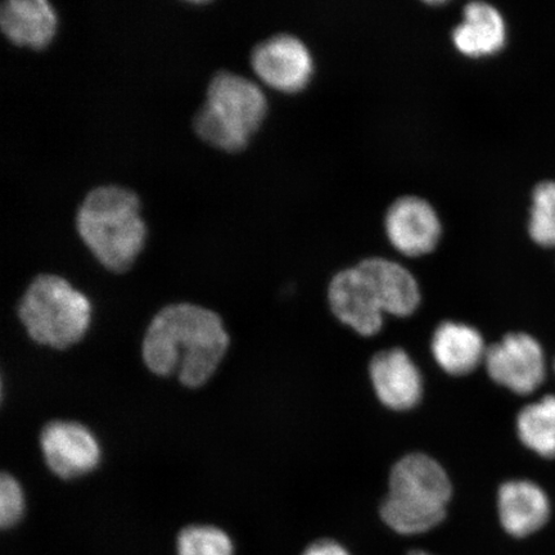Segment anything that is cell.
<instances>
[{
  "label": "cell",
  "mask_w": 555,
  "mask_h": 555,
  "mask_svg": "<svg viewBox=\"0 0 555 555\" xmlns=\"http://www.w3.org/2000/svg\"><path fill=\"white\" fill-rule=\"evenodd\" d=\"M0 29L15 46L43 50L57 30V15L47 0H7L0 4Z\"/></svg>",
  "instance_id": "15"
},
{
  "label": "cell",
  "mask_w": 555,
  "mask_h": 555,
  "mask_svg": "<svg viewBox=\"0 0 555 555\" xmlns=\"http://www.w3.org/2000/svg\"><path fill=\"white\" fill-rule=\"evenodd\" d=\"M249 61L263 85L286 94L301 92L314 74L309 48L291 34H276L260 41Z\"/></svg>",
  "instance_id": "7"
},
{
  "label": "cell",
  "mask_w": 555,
  "mask_h": 555,
  "mask_svg": "<svg viewBox=\"0 0 555 555\" xmlns=\"http://www.w3.org/2000/svg\"><path fill=\"white\" fill-rule=\"evenodd\" d=\"M228 347L229 336L217 312L193 304H173L151 322L143 359L157 376H177L184 386L197 388L212 377Z\"/></svg>",
  "instance_id": "1"
},
{
  "label": "cell",
  "mask_w": 555,
  "mask_h": 555,
  "mask_svg": "<svg viewBox=\"0 0 555 555\" xmlns=\"http://www.w3.org/2000/svg\"><path fill=\"white\" fill-rule=\"evenodd\" d=\"M40 447L47 466L64 480L85 476L101 462L99 441L78 422H51L41 433Z\"/></svg>",
  "instance_id": "9"
},
{
  "label": "cell",
  "mask_w": 555,
  "mask_h": 555,
  "mask_svg": "<svg viewBox=\"0 0 555 555\" xmlns=\"http://www.w3.org/2000/svg\"><path fill=\"white\" fill-rule=\"evenodd\" d=\"M370 376L376 397L393 412L412 411L422 401V373L400 347L376 353L371 360Z\"/></svg>",
  "instance_id": "11"
},
{
  "label": "cell",
  "mask_w": 555,
  "mask_h": 555,
  "mask_svg": "<svg viewBox=\"0 0 555 555\" xmlns=\"http://www.w3.org/2000/svg\"><path fill=\"white\" fill-rule=\"evenodd\" d=\"M268 114L262 89L245 76L219 72L208 82L206 100L194 116L196 134L211 147L235 154L247 147Z\"/></svg>",
  "instance_id": "4"
},
{
  "label": "cell",
  "mask_w": 555,
  "mask_h": 555,
  "mask_svg": "<svg viewBox=\"0 0 555 555\" xmlns=\"http://www.w3.org/2000/svg\"><path fill=\"white\" fill-rule=\"evenodd\" d=\"M498 515L504 531L511 537H530L543 529L550 519V499L537 483L508 481L498 491Z\"/></svg>",
  "instance_id": "12"
},
{
  "label": "cell",
  "mask_w": 555,
  "mask_h": 555,
  "mask_svg": "<svg viewBox=\"0 0 555 555\" xmlns=\"http://www.w3.org/2000/svg\"><path fill=\"white\" fill-rule=\"evenodd\" d=\"M409 555H431V554L423 552V551H414L412 553H409Z\"/></svg>",
  "instance_id": "22"
},
{
  "label": "cell",
  "mask_w": 555,
  "mask_h": 555,
  "mask_svg": "<svg viewBox=\"0 0 555 555\" xmlns=\"http://www.w3.org/2000/svg\"><path fill=\"white\" fill-rule=\"evenodd\" d=\"M488 349L480 331L466 323L443 322L434 332L435 362L449 376L464 377L477 371Z\"/></svg>",
  "instance_id": "14"
},
{
  "label": "cell",
  "mask_w": 555,
  "mask_h": 555,
  "mask_svg": "<svg viewBox=\"0 0 555 555\" xmlns=\"http://www.w3.org/2000/svg\"><path fill=\"white\" fill-rule=\"evenodd\" d=\"M388 241L408 258L431 254L439 245L442 224L435 207L418 196L400 197L388 207L385 218Z\"/></svg>",
  "instance_id": "8"
},
{
  "label": "cell",
  "mask_w": 555,
  "mask_h": 555,
  "mask_svg": "<svg viewBox=\"0 0 555 555\" xmlns=\"http://www.w3.org/2000/svg\"><path fill=\"white\" fill-rule=\"evenodd\" d=\"M177 555H234V544L217 526L192 525L179 532Z\"/></svg>",
  "instance_id": "18"
},
{
  "label": "cell",
  "mask_w": 555,
  "mask_h": 555,
  "mask_svg": "<svg viewBox=\"0 0 555 555\" xmlns=\"http://www.w3.org/2000/svg\"><path fill=\"white\" fill-rule=\"evenodd\" d=\"M451 496L453 483L439 462L423 453L408 454L391 469L380 517L400 535H421L443 522Z\"/></svg>",
  "instance_id": "3"
},
{
  "label": "cell",
  "mask_w": 555,
  "mask_h": 555,
  "mask_svg": "<svg viewBox=\"0 0 555 555\" xmlns=\"http://www.w3.org/2000/svg\"><path fill=\"white\" fill-rule=\"evenodd\" d=\"M302 555H351V553L335 540L322 539L310 544Z\"/></svg>",
  "instance_id": "21"
},
{
  "label": "cell",
  "mask_w": 555,
  "mask_h": 555,
  "mask_svg": "<svg viewBox=\"0 0 555 555\" xmlns=\"http://www.w3.org/2000/svg\"><path fill=\"white\" fill-rule=\"evenodd\" d=\"M529 234L541 247H555V182H543L532 193Z\"/></svg>",
  "instance_id": "19"
},
{
  "label": "cell",
  "mask_w": 555,
  "mask_h": 555,
  "mask_svg": "<svg viewBox=\"0 0 555 555\" xmlns=\"http://www.w3.org/2000/svg\"><path fill=\"white\" fill-rule=\"evenodd\" d=\"M18 315L35 343L64 350L86 336L92 305L65 278L41 274L27 287Z\"/></svg>",
  "instance_id": "5"
},
{
  "label": "cell",
  "mask_w": 555,
  "mask_h": 555,
  "mask_svg": "<svg viewBox=\"0 0 555 555\" xmlns=\"http://www.w3.org/2000/svg\"><path fill=\"white\" fill-rule=\"evenodd\" d=\"M358 267L372 284L385 315L406 318L420 308V284L401 263L384 258H370L360 261Z\"/></svg>",
  "instance_id": "13"
},
{
  "label": "cell",
  "mask_w": 555,
  "mask_h": 555,
  "mask_svg": "<svg viewBox=\"0 0 555 555\" xmlns=\"http://www.w3.org/2000/svg\"><path fill=\"white\" fill-rule=\"evenodd\" d=\"M25 512L24 491L15 477L3 474L0 478V525L3 529L16 526Z\"/></svg>",
  "instance_id": "20"
},
{
  "label": "cell",
  "mask_w": 555,
  "mask_h": 555,
  "mask_svg": "<svg viewBox=\"0 0 555 555\" xmlns=\"http://www.w3.org/2000/svg\"><path fill=\"white\" fill-rule=\"evenodd\" d=\"M75 225L89 251L114 273L133 266L147 234L137 194L115 184L87 193L76 211Z\"/></svg>",
  "instance_id": "2"
},
{
  "label": "cell",
  "mask_w": 555,
  "mask_h": 555,
  "mask_svg": "<svg viewBox=\"0 0 555 555\" xmlns=\"http://www.w3.org/2000/svg\"><path fill=\"white\" fill-rule=\"evenodd\" d=\"M457 52L469 59L488 57L501 52L506 43L504 17L494 5L470 2L464 7L463 21L453 30Z\"/></svg>",
  "instance_id": "16"
},
{
  "label": "cell",
  "mask_w": 555,
  "mask_h": 555,
  "mask_svg": "<svg viewBox=\"0 0 555 555\" xmlns=\"http://www.w3.org/2000/svg\"><path fill=\"white\" fill-rule=\"evenodd\" d=\"M483 364L495 384L518 395L537 391L545 379L543 347L527 333H509L489 346Z\"/></svg>",
  "instance_id": "6"
},
{
  "label": "cell",
  "mask_w": 555,
  "mask_h": 555,
  "mask_svg": "<svg viewBox=\"0 0 555 555\" xmlns=\"http://www.w3.org/2000/svg\"><path fill=\"white\" fill-rule=\"evenodd\" d=\"M328 301L338 321L360 336L373 337L384 328L385 312L372 284L358 266L332 278Z\"/></svg>",
  "instance_id": "10"
},
{
  "label": "cell",
  "mask_w": 555,
  "mask_h": 555,
  "mask_svg": "<svg viewBox=\"0 0 555 555\" xmlns=\"http://www.w3.org/2000/svg\"><path fill=\"white\" fill-rule=\"evenodd\" d=\"M517 434L520 442L540 456H555V397L532 402L517 416Z\"/></svg>",
  "instance_id": "17"
}]
</instances>
